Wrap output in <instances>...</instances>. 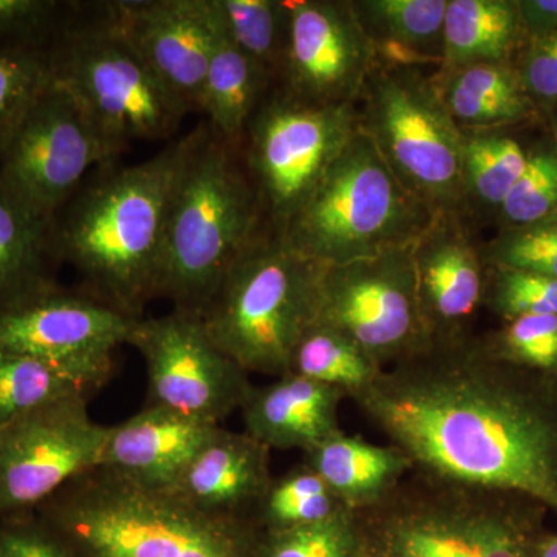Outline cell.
<instances>
[{
    "mask_svg": "<svg viewBox=\"0 0 557 557\" xmlns=\"http://www.w3.org/2000/svg\"><path fill=\"white\" fill-rule=\"evenodd\" d=\"M350 398L413 472L519 494L557 515L556 376L469 333L431 341Z\"/></svg>",
    "mask_w": 557,
    "mask_h": 557,
    "instance_id": "1",
    "label": "cell"
},
{
    "mask_svg": "<svg viewBox=\"0 0 557 557\" xmlns=\"http://www.w3.org/2000/svg\"><path fill=\"white\" fill-rule=\"evenodd\" d=\"M185 137L152 159L110 170L81 186L53 222V255L83 281L81 292L121 311L145 317L157 298L168 205Z\"/></svg>",
    "mask_w": 557,
    "mask_h": 557,
    "instance_id": "2",
    "label": "cell"
},
{
    "mask_svg": "<svg viewBox=\"0 0 557 557\" xmlns=\"http://www.w3.org/2000/svg\"><path fill=\"white\" fill-rule=\"evenodd\" d=\"M267 226L239 146L201 121L185 135L172 185L157 298L200 317L233 263Z\"/></svg>",
    "mask_w": 557,
    "mask_h": 557,
    "instance_id": "3",
    "label": "cell"
},
{
    "mask_svg": "<svg viewBox=\"0 0 557 557\" xmlns=\"http://www.w3.org/2000/svg\"><path fill=\"white\" fill-rule=\"evenodd\" d=\"M76 557H252L256 530L95 468L35 509Z\"/></svg>",
    "mask_w": 557,
    "mask_h": 557,
    "instance_id": "4",
    "label": "cell"
},
{
    "mask_svg": "<svg viewBox=\"0 0 557 557\" xmlns=\"http://www.w3.org/2000/svg\"><path fill=\"white\" fill-rule=\"evenodd\" d=\"M547 511L519 494L412 471L358 518L362 536L392 557H533Z\"/></svg>",
    "mask_w": 557,
    "mask_h": 557,
    "instance_id": "5",
    "label": "cell"
},
{
    "mask_svg": "<svg viewBox=\"0 0 557 557\" xmlns=\"http://www.w3.org/2000/svg\"><path fill=\"white\" fill-rule=\"evenodd\" d=\"M321 270L267 226L223 277L201 324L249 375H285L300 338L317 322Z\"/></svg>",
    "mask_w": 557,
    "mask_h": 557,
    "instance_id": "6",
    "label": "cell"
},
{
    "mask_svg": "<svg viewBox=\"0 0 557 557\" xmlns=\"http://www.w3.org/2000/svg\"><path fill=\"white\" fill-rule=\"evenodd\" d=\"M435 219L358 129L281 234L319 265H343L416 244Z\"/></svg>",
    "mask_w": 557,
    "mask_h": 557,
    "instance_id": "7",
    "label": "cell"
},
{
    "mask_svg": "<svg viewBox=\"0 0 557 557\" xmlns=\"http://www.w3.org/2000/svg\"><path fill=\"white\" fill-rule=\"evenodd\" d=\"M51 76L100 134L124 152L135 141L174 137L189 109L164 86L102 3H75L50 49Z\"/></svg>",
    "mask_w": 557,
    "mask_h": 557,
    "instance_id": "8",
    "label": "cell"
},
{
    "mask_svg": "<svg viewBox=\"0 0 557 557\" xmlns=\"http://www.w3.org/2000/svg\"><path fill=\"white\" fill-rule=\"evenodd\" d=\"M361 97L359 129L399 182L435 218L463 219V131L449 115L434 79L416 65L379 62Z\"/></svg>",
    "mask_w": 557,
    "mask_h": 557,
    "instance_id": "9",
    "label": "cell"
},
{
    "mask_svg": "<svg viewBox=\"0 0 557 557\" xmlns=\"http://www.w3.org/2000/svg\"><path fill=\"white\" fill-rule=\"evenodd\" d=\"M358 129L355 104H311L282 89L263 97L240 150L271 230L284 231Z\"/></svg>",
    "mask_w": 557,
    "mask_h": 557,
    "instance_id": "10",
    "label": "cell"
},
{
    "mask_svg": "<svg viewBox=\"0 0 557 557\" xmlns=\"http://www.w3.org/2000/svg\"><path fill=\"white\" fill-rule=\"evenodd\" d=\"M413 245L343 265H322L319 277L314 324L338 330L381 369L431 343L418 302Z\"/></svg>",
    "mask_w": 557,
    "mask_h": 557,
    "instance_id": "11",
    "label": "cell"
},
{
    "mask_svg": "<svg viewBox=\"0 0 557 557\" xmlns=\"http://www.w3.org/2000/svg\"><path fill=\"white\" fill-rule=\"evenodd\" d=\"M121 153L51 76L0 150V183L40 214L57 219L87 172L112 164Z\"/></svg>",
    "mask_w": 557,
    "mask_h": 557,
    "instance_id": "12",
    "label": "cell"
},
{
    "mask_svg": "<svg viewBox=\"0 0 557 557\" xmlns=\"http://www.w3.org/2000/svg\"><path fill=\"white\" fill-rule=\"evenodd\" d=\"M127 346L145 361L149 408L222 424L255 388L249 373L212 343L196 314L172 309L139 318Z\"/></svg>",
    "mask_w": 557,
    "mask_h": 557,
    "instance_id": "13",
    "label": "cell"
},
{
    "mask_svg": "<svg viewBox=\"0 0 557 557\" xmlns=\"http://www.w3.org/2000/svg\"><path fill=\"white\" fill-rule=\"evenodd\" d=\"M108 431L86 397L57 399L0 429V519L35 511L98 468Z\"/></svg>",
    "mask_w": 557,
    "mask_h": 557,
    "instance_id": "14",
    "label": "cell"
},
{
    "mask_svg": "<svg viewBox=\"0 0 557 557\" xmlns=\"http://www.w3.org/2000/svg\"><path fill=\"white\" fill-rule=\"evenodd\" d=\"M137 321L53 281L0 307V351L58 362L108 383L113 351L129 344Z\"/></svg>",
    "mask_w": 557,
    "mask_h": 557,
    "instance_id": "15",
    "label": "cell"
},
{
    "mask_svg": "<svg viewBox=\"0 0 557 557\" xmlns=\"http://www.w3.org/2000/svg\"><path fill=\"white\" fill-rule=\"evenodd\" d=\"M287 44L277 81L311 104H355L379 64L350 2L285 0Z\"/></svg>",
    "mask_w": 557,
    "mask_h": 557,
    "instance_id": "16",
    "label": "cell"
},
{
    "mask_svg": "<svg viewBox=\"0 0 557 557\" xmlns=\"http://www.w3.org/2000/svg\"><path fill=\"white\" fill-rule=\"evenodd\" d=\"M112 24L164 86L200 112L215 22L209 0L101 2Z\"/></svg>",
    "mask_w": 557,
    "mask_h": 557,
    "instance_id": "17",
    "label": "cell"
},
{
    "mask_svg": "<svg viewBox=\"0 0 557 557\" xmlns=\"http://www.w3.org/2000/svg\"><path fill=\"white\" fill-rule=\"evenodd\" d=\"M418 302L431 341L471 333L483 302L486 269L463 219L437 218L413 245Z\"/></svg>",
    "mask_w": 557,
    "mask_h": 557,
    "instance_id": "18",
    "label": "cell"
},
{
    "mask_svg": "<svg viewBox=\"0 0 557 557\" xmlns=\"http://www.w3.org/2000/svg\"><path fill=\"white\" fill-rule=\"evenodd\" d=\"M271 450L248 434L220 426L168 493L208 518L252 527L273 475Z\"/></svg>",
    "mask_w": 557,
    "mask_h": 557,
    "instance_id": "19",
    "label": "cell"
},
{
    "mask_svg": "<svg viewBox=\"0 0 557 557\" xmlns=\"http://www.w3.org/2000/svg\"><path fill=\"white\" fill-rule=\"evenodd\" d=\"M222 424L145 406L109 426L98 468L153 491H170Z\"/></svg>",
    "mask_w": 557,
    "mask_h": 557,
    "instance_id": "20",
    "label": "cell"
},
{
    "mask_svg": "<svg viewBox=\"0 0 557 557\" xmlns=\"http://www.w3.org/2000/svg\"><path fill=\"white\" fill-rule=\"evenodd\" d=\"M344 398L347 395L338 388L285 373L252 388L240 409L244 432L270 450L309 453L343 432L339 406Z\"/></svg>",
    "mask_w": 557,
    "mask_h": 557,
    "instance_id": "21",
    "label": "cell"
},
{
    "mask_svg": "<svg viewBox=\"0 0 557 557\" xmlns=\"http://www.w3.org/2000/svg\"><path fill=\"white\" fill-rule=\"evenodd\" d=\"M344 507L366 511L391 496L412 472L409 458L392 445L341 434L304 454Z\"/></svg>",
    "mask_w": 557,
    "mask_h": 557,
    "instance_id": "22",
    "label": "cell"
},
{
    "mask_svg": "<svg viewBox=\"0 0 557 557\" xmlns=\"http://www.w3.org/2000/svg\"><path fill=\"white\" fill-rule=\"evenodd\" d=\"M449 115L463 132L498 131L536 113L509 64H478L440 70L434 76Z\"/></svg>",
    "mask_w": 557,
    "mask_h": 557,
    "instance_id": "23",
    "label": "cell"
},
{
    "mask_svg": "<svg viewBox=\"0 0 557 557\" xmlns=\"http://www.w3.org/2000/svg\"><path fill=\"white\" fill-rule=\"evenodd\" d=\"M212 14L215 32L201 91L200 113L207 115L205 121L219 137L242 148L249 120L269 94L273 79L237 49L214 10Z\"/></svg>",
    "mask_w": 557,
    "mask_h": 557,
    "instance_id": "24",
    "label": "cell"
},
{
    "mask_svg": "<svg viewBox=\"0 0 557 557\" xmlns=\"http://www.w3.org/2000/svg\"><path fill=\"white\" fill-rule=\"evenodd\" d=\"M362 30L383 64L442 62L448 0H351Z\"/></svg>",
    "mask_w": 557,
    "mask_h": 557,
    "instance_id": "25",
    "label": "cell"
},
{
    "mask_svg": "<svg viewBox=\"0 0 557 557\" xmlns=\"http://www.w3.org/2000/svg\"><path fill=\"white\" fill-rule=\"evenodd\" d=\"M523 38L516 0H448L440 70L509 64Z\"/></svg>",
    "mask_w": 557,
    "mask_h": 557,
    "instance_id": "26",
    "label": "cell"
},
{
    "mask_svg": "<svg viewBox=\"0 0 557 557\" xmlns=\"http://www.w3.org/2000/svg\"><path fill=\"white\" fill-rule=\"evenodd\" d=\"M53 222L0 183V307L54 281Z\"/></svg>",
    "mask_w": 557,
    "mask_h": 557,
    "instance_id": "27",
    "label": "cell"
},
{
    "mask_svg": "<svg viewBox=\"0 0 557 557\" xmlns=\"http://www.w3.org/2000/svg\"><path fill=\"white\" fill-rule=\"evenodd\" d=\"M104 384L69 366L0 351V429L57 399L90 398Z\"/></svg>",
    "mask_w": 557,
    "mask_h": 557,
    "instance_id": "28",
    "label": "cell"
},
{
    "mask_svg": "<svg viewBox=\"0 0 557 557\" xmlns=\"http://www.w3.org/2000/svg\"><path fill=\"white\" fill-rule=\"evenodd\" d=\"M528 152L498 131L463 132L461 178L467 212H498L525 170Z\"/></svg>",
    "mask_w": 557,
    "mask_h": 557,
    "instance_id": "29",
    "label": "cell"
},
{
    "mask_svg": "<svg viewBox=\"0 0 557 557\" xmlns=\"http://www.w3.org/2000/svg\"><path fill=\"white\" fill-rule=\"evenodd\" d=\"M381 369L338 330L313 324L293 351L289 372L338 388L348 398L379 379Z\"/></svg>",
    "mask_w": 557,
    "mask_h": 557,
    "instance_id": "30",
    "label": "cell"
},
{
    "mask_svg": "<svg viewBox=\"0 0 557 557\" xmlns=\"http://www.w3.org/2000/svg\"><path fill=\"white\" fill-rule=\"evenodd\" d=\"M226 35L271 79H277L287 44L285 0H209Z\"/></svg>",
    "mask_w": 557,
    "mask_h": 557,
    "instance_id": "31",
    "label": "cell"
},
{
    "mask_svg": "<svg viewBox=\"0 0 557 557\" xmlns=\"http://www.w3.org/2000/svg\"><path fill=\"white\" fill-rule=\"evenodd\" d=\"M346 509L309 465L289 469L271 480L260 498L252 528L256 531H285L311 525Z\"/></svg>",
    "mask_w": 557,
    "mask_h": 557,
    "instance_id": "32",
    "label": "cell"
},
{
    "mask_svg": "<svg viewBox=\"0 0 557 557\" xmlns=\"http://www.w3.org/2000/svg\"><path fill=\"white\" fill-rule=\"evenodd\" d=\"M361 539L358 512L346 508L311 525L256 531L252 557H354Z\"/></svg>",
    "mask_w": 557,
    "mask_h": 557,
    "instance_id": "33",
    "label": "cell"
},
{
    "mask_svg": "<svg viewBox=\"0 0 557 557\" xmlns=\"http://www.w3.org/2000/svg\"><path fill=\"white\" fill-rule=\"evenodd\" d=\"M50 81V49L0 44V150Z\"/></svg>",
    "mask_w": 557,
    "mask_h": 557,
    "instance_id": "34",
    "label": "cell"
},
{
    "mask_svg": "<svg viewBox=\"0 0 557 557\" xmlns=\"http://www.w3.org/2000/svg\"><path fill=\"white\" fill-rule=\"evenodd\" d=\"M479 251L485 269L522 270L557 278V211L530 225L502 230Z\"/></svg>",
    "mask_w": 557,
    "mask_h": 557,
    "instance_id": "35",
    "label": "cell"
},
{
    "mask_svg": "<svg viewBox=\"0 0 557 557\" xmlns=\"http://www.w3.org/2000/svg\"><path fill=\"white\" fill-rule=\"evenodd\" d=\"M502 321L557 317V278L509 269H486L483 302Z\"/></svg>",
    "mask_w": 557,
    "mask_h": 557,
    "instance_id": "36",
    "label": "cell"
},
{
    "mask_svg": "<svg viewBox=\"0 0 557 557\" xmlns=\"http://www.w3.org/2000/svg\"><path fill=\"white\" fill-rule=\"evenodd\" d=\"M557 211V150L528 152L525 170L498 209L504 230L525 226Z\"/></svg>",
    "mask_w": 557,
    "mask_h": 557,
    "instance_id": "37",
    "label": "cell"
},
{
    "mask_svg": "<svg viewBox=\"0 0 557 557\" xmlns=\"http://www.w3.org/2000/svg\"><path fill=\"white\" fill-rule=\"evenodd\" d=\"M498 357L557 379V317H522L485 338Z\"/></svg>",
    "mask_w": 557,
    "mask_h": 557,
    "instance_id": "38",
    "label": "cell"
},
{
    "mask_svg": "<svg viewBox=\"0 0 557 557\" xmlns=\"http://www.w3.org/2000/svg\"><path fill=\"white\" fill-rule=\"evenodd\" d=\"M73 9L57 0H0V44L51 49Z\"/></svg>",
    "mask_w": 557,
    "mask_h": 557,
    "instance_id": "39",
    "label": "cell"
},
{
    "mask_svg": "<svg viewBox=\"0 0 557 557\" xmlns=\"http://www.w3.org/2000/svg\"><path fill=\"white\" fill-rule=\"evenodd\" d=\"M0 557H76L35 511L0 519Z\"/></svg>",
    "mask_w": 557,
    "mask_h": 557,
    "instance_id": "40",
    "label": "cell"
},
{
    "mask_svg": "<svg viewBox=\"0 0 557 557\" xmlns=\"http://www.w3.org/2000/svg\"><path fill=\"white\" fill-rule=\"evenodd\" d=\"M528 44L516 70L534 108L548 112L557 104V30Z\"/></svg>",
    "mask_w": 557,
    "mask_h": 557,
    "instance_id": "41",
    "label": "cell"
},
{
    "mask_svg": "<svg viewBox=\"0 0 557 557\" xmlns=\"http://www.w3.org/2000/svg\"><path fill=\"white\" fill-rule=\"evenodd\" d=\"M516 3L528 42L557 30V0H516Z\"/></svg>",
    "mask_w": 557,
    "mask_h": 557,
    "instance_id": "42",
    "label": "cell"
},
{
    "mask_svg": "<svg viewBox=\"0 0 557 557\" xmlns=\"http://www.w3.org/2000/svg\"><path fill=\"white\" fill-rule=\"evenodd\" d=\"M533 557H557V534L542 531L534 541Z\"/></svg>",
    "mask_w": 557,
    "mask_h": 557,
    "instance_id": "43",
    "label": "cell"
},
{
    "mask_svg": "<svg viewBox=\"0 0 557 557\" xmlns=\"http://www.w3.org/2000/svg\"><path fill=\"white\" fill-rule=\"evenodd\" d=\"M354 557H392V556L388 555V553L384 552V549L376 547V545H373L372 542H369L368 539L362 536L361 544H359L357 553H355Z\"/></svg>",
    "mask_w": 557,
    "mask_h": 557,
    "instance_id": "44",
    "label": "cell"
},
{
    "mask_svg": "<svg viewBox=\"0 0 557 557\" xmlns=\"http://www.w3.org/2000/svg\"><path fill=\"white\" fill-rule=\"evenodd\" d=\"M553 134H555V149L557 150V112L555 115V123H553Z\"/></svg>",
    "mask_w": 557,
    "mask_h": 557,
    "instance_id": "45",
    "label": "cell"
}]
</instances>
